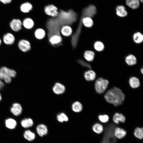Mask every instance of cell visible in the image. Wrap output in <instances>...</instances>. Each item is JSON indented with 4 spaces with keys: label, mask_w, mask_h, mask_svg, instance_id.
I'll return each instance as SVG.
<instances>
[{
    "label": "cell",
    "mask_w": 143,
    "mask_h": 143,
    "mask_svg": "<svg viewBox=\"0 0 143 143\" xmlns=\"http://www.w3.org/2000/svg\"><path fill=\"white\" fill-rule=\"evenodd\" d=\"M126 4L133 9H136L139 6L140 2L138 0H126Z\"/></svg>",
    "instance_id": "26"
},
{
    "label": "cell",
    "mask_w": 143,
    "mask_h": 143,
    "mask_svg": "<svg viewBox=\"0 0 143 143\" xmlns=\"http://www.w3.org/2000/svg\"><path fill=\"white\" fill-rule=\"evenodd\" d=\"M96 74L94 71L92 70H89L85 72L84 77L85 79L88 81L94 80L96 78Z\"/></svg>",
    "instance_id": "18"
},
{
    "label": "cell",
    "mask_w": 143,
    "mask_h": 143,
    "mask_svg": "<svg viewBox=\"0 0 143 143\" xmlns=\"http://www.w3.org/2000/svg\"><path fill=\"white\" fill-rule=\"evenodd\" d=\"M32 8V5L29 3H26L23 4L21 6V11L25 13L29 12Z\"/></svg>",
    "instance_id": "33"
},
{
    "label": "cell",
    "mask_w": 143,
    "mask_h": 143,
    "mask_svg": "<svg viewBox=\"0 0 143 143\" xmlns=\"http://www.w3.org/2000/svg\"><path fill=\"white\" fill-rule=\"evenodd\" d=\"M55 17L59 25L61 26L66 25H71L74 23L76 20L77 15L72 10L68 11L61 10Z\"/></svg>",
    "instance_id": "2"
},
{
    "label": "cell",
    "mask_w": 143,
    "mask_h": 143,
    "mask_svg": "<svg viewBox=\"0 0 143 143\" xmlns=\"http://www.w3.org/2000/svg\"><path fill=\"white\" fill-rule=\"evenodd\" d=\"M21 123L22 127L26 128L32 126L33 124V122L31 118H26L22 120Z\"/></svg>",
    "instance_id": "27"
},
{
    "label": "cell",
    "mask_w": 143,
    "mask_h": 143,
    "mask_svg": "<svg viewBox=\"0 0 143 143\" xmlns=\"http://www.w3.org/2000/svg\"><path fill=\"white\" fill-rule=\"evenodd\" d=\"M109 81L102 78H99L96 79L95 83V88L96 92L101 94L103 93L108 87Z\"/></svg>",
    "instance_id": "6"
},
{
    "label": "cell",
    "mask_w": 143,
    "mask_h": 143,
    "mask_svg": "<svg viewBox=\"0 0 143 143\" xmlns=\"http://www.w3.org/2000/svg\"><path fill=\"white\" fill-rule=\"evenodd\" d=\"M92 129L94 132L98 134L101 133L104 130L103 126L98 123H96L93 126Z\"/></svg>",
    "instance_id": "30"
},
{
    "label": "cell",
    "mask_w": 143,
    "mask_h": 143,
    "mask_svg": "<svg viewBox=\"0 0 143 143\" xmlns=\"http://www.w3.org/2000/svg\"><path fill=\"white\" fill-rule=\"evenodd\" d=\"M61 29V33L64 36H68L72 33V30L71 28L68 25H64L62 26Z\"/></svg>",
    "instance_id": "28"
},
{
    "label": "cell",
    "mask_w": 143,
    "mask_h": 143,
    "mask_svg": "<svg viewBox=\"0 0 143 143\" xmlns=\"http://www.w3.org/2000/svg\"><path fill=\"white\" fill-rule=\"evenodd\" d=\"M23 136L24 138L28 141H31L34 140L35 137V133L29 130L24 132Z\"/></svg>",
    "instance_id": "24"
},
{
    "label": "cell",
    "mask_w": 143,
    "mask_h": 143,
    "mask_svg": "<svg viewBox=\"0 0 143 143\" xmlns=\"http://www.w3.org/2000/svg\"><path fill=\"white\" fill-rule=\"evenodd\" d=\"M23 24L25 28L30 29L33 27L34 23L33 20L31 19L30 18H26L24 20Z\"/></svg>",
    "instance_id": "32"
},
{
    "label": "cell",
    "mask_w": 143,
    "mask_h": 143,
    "mask_svg": "<svg viewBox=\"0 0 143 143\" xmlns=\"http://www.w3.org/2000/svg\"><path fill=\"white\" fill-rule=\"evenodd\" d=\"M44 11L46 14L53 17H56L59 14L57 8L52 5L46 6L44 8Z\"/></svg>",
    "instance_id": "8"
},
{
    "label": "cell",
    "mask_w": 143,
    "mask_h": 143,
    "mask_svg": "<svg viewBox=\"0 0 143 143\" xmlns=\"http://www.w3.org/2000/svg\"><path fill=\"white\" fill-rule=\"evenodd\" d=\"M22 23L19 19H14L10 23V26L14 31L17 32L21 28Z\"/></svg>",
    "instance_id": "11"
},
{
    "label": "cell",
    "mask_w": 143,
    "mask_h": 143,
    "mask_svg": "<svg viewBox=\"0 0 143 143\" xmlns=\"http://www.w3.org/2000/svg\"><path fill=\"white\" fill-rule=\"evenodd\" d=\"M66 90L65 86L60 82H56L53 86L52 90L54 93L57 95L64 93Z\"/></svg>",
    "instance_id": "9"
},
{
    "label": "cell",
    "mask_w": 143,
    "mask_h": 143,
    "mask_svg": "<svg viewBox=\"0 0 143 143\" xmlns=\"http://www.w3.org/2000/svg\"><path fill=\"white\" fill-rule=\"evenodd\" d=\"M141 73L143 74V68H142V69H141Z\"/></svg>",
    "instance_id": "42"
},
{
    "label": "cell",
    "mask_w": 143,
    "mask_h": 143,
    "mask_svg": "<svg viewBox=\"0 0 143 143\" xmlns=\"http://www.w3.org/2000/svg\"><path fill=\"white\" fill-rule=\"evenodd\" d=\"M3 40L5 44H12L14 43L15 38L12 34L8 33L4 35Z\"/></svg>",
    "instance_id": "19"
},
{
    "label": "cell",
    "mask_w": 143,
    "mask_h": 143,
    "mask_svg": "<svg viewBox=\"0 0 143 143\" xmlns=\"http://www.w3.org/2000/svg\"><path fill=\"white\" fill-rule=\"evenodd\" d=\"M45 35L44 30L41 29H37L35 32V35L36 37L39 39L43 38Z\"/></svg>",
    "instance_id": "36"
},
{
    "label": "cell",
    "mask_w": 143,
    "mask_h": 143,
    "mask_svg": "<svg viewBox=\"0 0 143 143\" xmlns=\"http://www.w3.org/2000/svg\"><path fill=\"white\" fill-rule=\"evenodd\" d=\"M125 60L126 63L130 66L134 65L137 62L136 57L132 55H129L126 56Z\"/></svg>",
    "instance_id": "23"
},
{
    "label": "cell",
    "mask_w": 143,
    "mask_h": 143,
    "mask_svg": "<svg viewBox=\"0 0 143 143\" xmlns=\"http://www.w3.org/2000/svg\"><path fill=\"white\" fill-rule=\"evenodd\" d=\"M46 26L48 31V38L54 35H60L61 27L55 17L49 19L47 22Z\"/></svg>",
    "instance_id": "4"
},
{
    "label": "cell",
    "mask_w": 143,
    "mask_h": 143,
    "mask_svg": "<svg viewBox=\"0 0 143 143\" xmlns=\"http://www.w3.org/2000/svg\"><path fill=\"white\" fill-rule=\"evenodd\" d=\"M94 47L95 50L98 51H102L104 48L103 43L101 42L97 41L94 44Z\"/></svg>",
    "instance_id": "37"
},
{
    "label": "cell",
    "mask_w": 143,
    "mask_h": 143,
    "mask_svg": "<svg viewBox=\"0 0 143 143\" xmlns=\"http://www.w3.org/2000/svg\"><path fill=\"white\" fill-rule=\"evenodd\" d=\"M0 1L6 4L10 3L11 0H0Z\"/></svg>",
    "instance_id": "40"
},
{
    "label": "cell",
    "mask_w": 143,
    "mask_h": 143,
    "mask_svg": "<svg viewBox=\"0 0 143 143\" xmlns=\"http://www.w3.org/2000/svg\"><path fill=\"white\" fill-rule=\"evenodd\" d=\"M104 97L108 102L116 106L122 104L125 97L121 90L116 87H114L108 90Z\"/></svg>",
    "instance_id": "1"
},
{
    "label": "cell",
    "mask_w": 143,
    "mask_h": 143,
    "mask_svg": "<svg viewBox=\"0 0 143 143\" xmlns=\"http://www.w3.org/2000/svg\"><path fill=\"white\" fill-rule=\"evenodd\" d=\"M36 129L37 133L41 137L46 135L48 132L47 126L43 124H41L37 126Z\"/></svg>",
    "instance_id": "12"
},
{
    "label": "cell",
    "mask_w": 143,
    "mask_h": 143,
    "mask_svg": "<svg viewBox=\"0 0 143 143\" xmlns=\"http://www.w3.org/2000/svg\"><path fill=\"white\" fill-rule=\"evenodd\" d=\"M95 53L91 51H86L84 53V57L86 59L89 61H93L94 59Z\"/></svg>",
    "instance_id": "29"
},
{
    "label": "cell",
    "mask_w": 143,
    "mask_h": 143,
    "mask_svg": "<svg viewBox=\"0 0 143 143\" xmlns=\"http://www.w3.org/2000/svg\"><path fill=\"white\" fill-rule=\"evenodd\" d=\"M78 61L80 65L84 67L89 69L91 68V66L90 64L82 60L79 59L78 60Z\"/></svg>",
    "instance_id": "39"
},
{
    "label": "cell",
    "mask_w": 143,
    "mask_h": 143,
    "mask_svg": "<svg viewBox=\"0 0 143 143\" xmlns=\"http://www.w3.org/2000/svg\"><path fill=\"white\" fill-rule=\"evenodd\" d=\"M5 122L6 127L10 129L15 128L17 125V123L16 120L11 118L6 119Z\"/></svg>",
    "instance_id": "25"
},
{
    "label": "cell",
    "mask_w": 143,
    "mask_h": 143,
    "mask_svg": "<svg viewBox=\"0 0 143 143\" xmlns=\"http://www.w3.org/2000/svg\"><path fill=\"white\" fill-rule=\"evenodd\" d=\"M1 99H2V98H1V94H0V101L1 100Z\"/></svg>",
    "instance_id": "43"
},
{
    "label": "cell",
    "mask_w": 143,
    "mask_h": 143,
    "mask_svg": "<svg viewBox=\"0 0 143 143\" xmlns=\"http://www.w3.org/2000/svg\"><path fill=\"white\" fill-rule=\"evenodd\" d=\"M133 39L135 42L137 43H141L143 40V35L140 32H137L134 34Z\"/></svg>",
    "instance_id": "31"
},
{
    "label": "cell",
    "mask_w": 143,
    "mask_h": 143,
    "mask_svg": "<svg viewBox=\"0 0 143 143\" xmlns=\"http://www.w3.org/2000/svg\"><path fill=\"white\" fill-rule=\"evenodd\" d=\"M130 86L132 88H137L140 86L139 79L137 77H131L129 81Z\"/></svg>",
    "instance_id": "21"
},
{
    "label": "cell",
    "mask_w": 143,
    "mask_h": 143,
    "mask_svg": "<svg viewBox=\"0 0 143 143\" xmlns=\"http://www.w3.org/2000/svg\"><path fill=\"white\" fill-rule=\"evenodd\" d=\"M1 39H0V45H1Z\"/></svg>",
    "instance_id": "44"
},
{
    "label": "cell",
    "mask_w": 143,
    "mask_h": 143,
    "mask_svg": "<svg viewBox=\"0 0 143 143\" xmlns=\"http://www.w3.org/2000/svg\"><path fill=\"white\" fill-rule=\"evenodd\" d=\"M117 125L112 123L107 124L105 128L104 135L100 143H116L117 138L114 131Z\"/></svg>",
    "instance_id": "3"
},
{
    "label": "cell",
    "mask_w": 143,
    "mask_h": 143,
    "mask_svg": "<svg viewBox=\"0 0 143 143\" xmlns=\"http://www.w3.org/2000/svg\"><path fill=\"white\" fill-rule=\"evenodd\" d=\"M22 110L21 105L17 103L14 104L11 109V112L15 116L19 115L21 113Z\"/></svg>",
    "instance_id": "16"
},
{
    "label": "cell",
    "mask_w": 143,
    "mask_h": 143,
    "mask_svg": "<svg viewBox=\"0 0 143 143\" xmlns=\"http://www.w3.org/2000/svg\"><path fill=\"white\" fill-rule=\"evenodd\" d=\"M72 109L75 113H79L82 110L83 106L82 104L79 101H76L72 105Z\"/></svg>",
    "instance_id": "20"
},
{
    "label": "cell",
    "mask_w": 143,
    "mask_h": 143,
    "mask_svg": "<svg viewBox=\"0 0 143 143\" xmlns=\"http://www.w3.org/2000/svg\"><path fill=\"white\" fill-rule=\"evenodd\" d=\"M134 135L137 138L142 139L143 138V128H136L135 130Z\"/></svg>",
    "instance_id": "34"
},
{
    "label": "cell",
    "mask_w": 143,
    "mask_h": 143,
    "mask_svg": "<svg viewBox=\"0 0 143 143\" xmlns=\"http://www.w3.org/2000/svg\"><path fill=\"white\" fill-rule=\"evenodd\" d=\"M127 134L126 131L119 127H116L114 131V135L116 138L121 139L125 136Z\"/></svg>",
    "instance_id": "13"
},
{
    "label": "cell",
    "mask_w": 143,
    "mask_h": 143,
    "mask_svg": "<svg viewBox=\"0 0 143 143\" xmlns=\"http://www.w3.org/2000/svg\"><path fill=\"white\" fill-rule=\"evenodd\" d=\"M56 118L58 121L61 122H67L69 120L66 115L63 112L58 114L57 115Z\"/></svg>",
    "instance_id": "35"
},
{
    "label": "cell",
    "mask_w": 143,
    "mask_h": 143,
    "mask_svg": "<svg viewBox=\"0 0 143 143\" xmlns=\"http://www.w3.org/2000/svg\"><path fill=\"white\" fill-rule=\"evenodd\" d=\"M117 14L120 17L126 16L127 12L126 11L125 7L123 6H118L116 8Z\"/></svg>",
    "instance_id": "22"
},
{
    "label": "cell",
    "mask_w": 143,
    "mask_h": 143,
    "mask_svg": "<svg viewBox=\"0 0 143 143\" xmlns=\"http://www.w3.org/2000/svg\"><path fill=\"white\" fill-rule=\"evenodd\" d=\"M140 1L141 2H143V0H140Z\"/></svg>",
    "instance_id": "45"
},
{
    "label": "cell",
    "mask_w": 143,
    "mask_h": 143,
    "mask_svg": "<svg viewBox=\"0 0 143 143\" xmlns=\"http://www.w3.org/2000/svg\"><path fill=\"white\" fill-rule=\"evenodd\" d=\"M96 14V9L95 6L91 5L84 8L83 10L81 17H88L91 18L94 16Z\"/></svg>",
    "instance_id": "7"
},
{
    "label": "cell",
    "mask_w": 143,
    "mask_h": 143,
    "mask_svg": "<svg viewBox=\"0 0 143 143\" xmlns=\"http://www.w3.org/2000/svg\"><path fill=\"white\" fill-rule=\"evenodd\" d=\"M79 23L82 24L86 27L90 28L93 25V21L91 18L86 17L82 18H81Z\"/></svg>",
    "instance_id": "17"
},
{
    "label": "cell",
    "mask_w": 143,
    "mask_h": 143,
    "mask_svg": "<svg viewBox=\"0 0 143 143\" xmlns=\"http://www.w3.org/2000/svg\"><path fill=\"white\" fill-rule=\"evenodd\" d=\"M16 74L13 70L9 69L6 67L0 68V79H3L7 83H10L11 81V77H14Z\"/></svg>",
    "instance_id": "5"
},
{
    "label": "cell",
    "mask_w": 143,
    "mask_h": 143,
    "mask_svg": "<svg viewBox=\"0 0 143 143\" xmlns=\"http://www.w3.org/2000/svg\"><path fill=\"white\" fill-rule=\"evenodd\" d=\"M4 85V83L1 81L0 79V89L2 88Z\"/></svg>",
    "instance_id": "41"
},
{
    "label": "cell",
    "mask_w": 143,
    "mask_h": 143,
    "mask_svg": "<svg viewBox=\"0 0 143 143\" xmlns=\"http://www.w3.org/2000/svg\"><path fill=\"white\" fill-rule=\"evenodd\" d=\"M19 48L22 51L25 52L29 50L31 48L30 44L29 42L25 40H20L18 43Z\"/></svg>",
    "instance_id": "10"
},
{
    "label": "cell",
    "mask_w": 143,
    "mask_h": 143,
    "mask_svg": "<svg viewBox=\"0 0 143 143\" xmlns=\"http://www.w3.org/2000/svg\"><path fill=\"white\" fill-rule=\"evenodd\" d=\"M114 122L117 124H118L119 122L124 123L126 121V118L121 113H116L113 117Z\"/></svg>",
    "instance_id": "15"
},
{
    "label": "cell",
    "mask_w": 143,
    "mask_h": 143,
    "mask_svg": "<svg viewBox=\"0 0 143 143\" xmlns=\"http://www.w3.org/2000/svg\"><path fill=\"white\" fill-rule=\"evenodd\" d=\"M98 118L99 120L103 123L107 122L109 119L108 116L106 114L100 115L98 117Z\"/></svg>",
    "instance_id": "38"
},
{
    "label": "cell",
    "mask_w": 143,
    "mask_h": 143,
    "mask_svg": "<svg viewBox=\"0 0 143 143\" xmlns=\"http://www.w3.org/2000/svg\"><path fill=\"white\" fill-rule=\"evenodd\" d=\"M48 38L50 43L52 45H58L62 41V38L60 35H53Z\"/></svg>",
    "instance_id": "14"
}]
</instances>
